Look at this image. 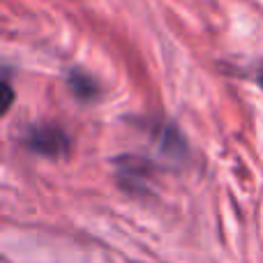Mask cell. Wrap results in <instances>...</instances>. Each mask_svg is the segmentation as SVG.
Instances as JSON below:
<instances>
[{
  "mask_svg": "<svg viewBox=\"0 0 263 263\" xmlns=\"http://www.w3.org/2000/svg\"><path fill=\"white\" fill-rule=\"evenodd\" d=\"M18 139H21L26 150L42 155V157H51V159L67 157L69 150H72V136L60 125H53V123L28 125Z\"/></svg>",
  "mask_w": 263,
  "mask_h": 263,
  "instance_id": "cell-1",
  "label": "cell"
},
{
  "mask_svg": "<svg viewBox=\"0 0 263 263\" xmlns=\"http://www.w3.org/2000/svg\"><path fill=\"white\" fill-rule=\"evenodd\" d=\"M116 180L129 194H148V182L155 173V164L139 155H120L114 159Z\"/></svg>",
  "mask_w": 263,
  "mask_h": 263,
  "instance_id": "cell-2",
  "label": "cell"
},
{
  "mask_svg": "<svg viewBox=\"0 0 263 263\" xmlns=\"http://www.w3.org/2000/svg\"><path fill=\"white\" fill-rule=\"evenodd\" d=\"M155 141H157L159 150L171 159H185L187 157V141L185 136L178 132L176 125L171 123H159L155 127Z\"/></svg>",
  "mask_w": 263,
  "mask_h": 263,
  "instance_id": "cell-3",
  "label": "cell"
},
{
  "mask_svg": "<svg viewBox=\"0 0 263 263\" xmlns=\"http://www.w3.org/2000/svg\"><path fill=\"white\" fill-rule=\"evenodd\" d=\"M67 88L79 102H97L102 95V86L97 83V79L81 67L67 72Z\"/></svg>",
  "mask_w": 263,
  "mask_h": 263,
  "instance_id": "cell-4",
  "label": "cell"
},
{
  "mask_svg": "<svg viewBox=\"0 0 263 263\" xmlns=\"http://www.w3.org/2000/svg\"><path fill=\"white\" fill-rule=\"evenodd\" d=\"M3 90H5V97H3V111H9L12 106V86H9V69L5 72V81H3Z\"/></svg>",
  "mask_w": 263,
  "mask_h": 263,
  "instance_id": "cell-5",
  "label": "cell"
},
{
  "mask_svg": "<svg viewBox=\"0 0 263 263\" xmlns=\"http://www.w3.org/2000/svg\"><path fill=\"white\" fill-rule=\"evenodd\" d=\"M256 81H259V86H261V90H263V63H261V67H259V74H256Z\"/></svg>",
  "mask_w": 263,
  "mask_h": 263,
  "instance_id": "cell-6",
  "label": "cell"
}]
</instances>
